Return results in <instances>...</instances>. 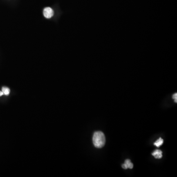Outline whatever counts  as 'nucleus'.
<instances>
[{
    "label": "nucleus",
    "instance_id": "nucleus-5",
    "mask_svg": "<svg viewBox=\"0 0 177 177\" xmlns=\"http://www.w3.org/2000/svg\"><path fill=\"white\" fill-rule=\"evenodd\" d=\"M124 163L127 165L128 168H130V169H132L133 168V164L131 163L130 159H127V160H125Z\"/></svg>",
    "mask_w": 177,
    "mask_h": 177
},
{
    "label": "nucleus",
    "instance_id": "nucleus-7",
    "mask_svg": "<svg viewBox=\"0 0 177 177\" xmlns=\"http://www.w3.org/2000/svg\"><path fill=\"white\" fill-rule=\"evenodd\" d=\"M172 98H173L174 100H175V102H177V94L175 93L173 95V97H172Z\"/></svg>",
    "mask_w": 177,
    "mask_h": 177
},
{
    "label": "nucleus",
    "instance_id": "nucleus-3",
    "mask_svg": "<svg viewBox=\"0 0 177 177\" xmlns=\"http://www.w3.org/2000/svg\"><path fill=\"white\" fill-rule=\"evenodd\" d=\"M162 151L159 150H156L155 151L154 153L152 154V155L155 157V158H158L159 159L162 157Z\"/></svg>",
    "mask_w": 177,
    "mask_h": 177
},
{
    "label": "nucleus",
    "instance_id": "nucleus-6",
    "mask_svg": "<svg viewBox=\"0 0 177 177\" xmlns=\"http://www.w3.org/2000/svg\"><path fill=\"white\" fill-rule=\"evenodd\" d=\"M2 91L3 92L4 94H5L6 96H8L10 93V89L8 87H3L2 88Z\"/></svg>",
    "mask_w": 177,
    "mask_h": 177
},
{
    "label": "nucleus",
    "instance_id": "nucleus-8",
    "mask_svg": "<svg viewBox=\"0 0 177 177\" xmlns=\"http://www.w3.org/2000/svg\"><path fill=\"white\" fill-rule=\"evenodd\" d=\"M122 167H123V168H124V169H128L127 165H126L125 163H124V164H123V165H122Z\"/></svg>",
    "mask_w": 177,
    "mask_h": 177
},
{
    "label": "nucleus",
    "instance_id": "nucleus-9",
    "mask_svg": "<svg viewBox=\"0 0 177 177\" xmlns=\"http://www.w3.org/2000/svg\"><path fill=\"white\" fill-rule=\"evenodd\" d=\"M3 94H4L3 92L2 91H0V97L3 96Z\"/></svg>",
    "mask_w": 177,
    "mask_h": 177
},
{
    "label": "nucleus",
    "instance_id": "nucleus-1",
    "mask_svg": "<svg viewBox=\"0 0 177 177\" xmlns=\"http://www.w3.org/2000/svg\"><path fill=\"white\" fill-rule=\"evenodd\" d=\"M105 137L103 132L97 131L94 132L93 137V142L94 147L97 148H101L105 144Z\"/></svg>",
    "mask_w": 177,
    "mask_h": 177
},
{
    "label": "nucleus",
    "instance_id": "nucleus-2",
    "mask_svg": "<svg viewBox=\"0 0 177 177\" xmlns=\"http://www.w3.org/2000/svg\"><path fill=\"white\" fill-rule=\"evenodd\" d=\"M43 15L46 18H50L54 15V11L51 8L47 7L45 8L43 10Z\"/></svg>",
    "mask_w": 177,
    "mask_h": 177
},
{
    "label": "nucleus",
    "instance_id": "nucleus-4",
    "mask_svg": "<svg viewBox=\"0 0 177 177\" xmlns=\"http://www.w3.org/2000/svg\"><path fill=\"white\" fill-rule=\"evenodd\" d=\"M163 143V140L162 138H159L155 142L154 145L156 146L157 147H159L161 145H162Z\"/></svg>",
    "mask_w": 177,
    "mask_h": 177
}]
</instances>
